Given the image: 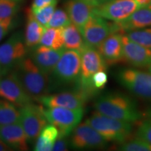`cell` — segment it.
<instances>
[{"label":"cell","mask_w":151,"mask_h":151,"mask_svg":"<svg viewBox=\"0 0 151 151\" xmlns=\"http://www.w3.org/2000/svg\"><path fill=\"white\" fill-rule=\"evenodd\" d=\"M108 76L105 71H99L95 73L92 78V84L94 89H101L106 84Z\"/></svg>","instance_id":"obj_32"},{"label":"cell","mask_w":151,"mask_h":151,"mask_svg":"<svg viewBox=\"0 0 151 151\" xmlns=\"http://www.w3.org/2000/svg\"><path fill=\"white\" fill-rule=\"evenodd\" d=\"M122 35L120 32L111 34L97 48L106 65H114L124 61Z\"/></svg>","instance_id":"obj_18"},{"label":"cell","mask_w":151,"mask_h":151,"mask_svg":"<svg viewBox=\"0 0 151 151\" xmlns=\"http://www.w3.org/2000/svg\"><path fill=\"white\" fill-rule=\"evenodd\" d=\"M124 61L137 67H149L151 65V49L146 48L122 36Z\"/></svg>","instance_id":"obj_16"},{"label":"cell","mask_w":151,"mask_h":151,"mask_svg":"<svg viewBox=\"0 0 151 151\" xmlns=\"http://www.w3.org/2000/svg\"><path fill=\"white\" fill-rule=\"evenodd\" d=\"M124 35L127 36L130 40L151 49V28L132 30L127 32Z\"/></svg>","instance_id":"obj_26"},{"label":"cell","mask_w":151,"mask_h":151,"mask_svg":"<svg viewBox=\"0 0 151 151\" xmlns=\"http://www.w3.org/2000/svg\"><path fill=\"white\" fill-rule=\"evenodd\" d=\"M148 69H149V72L151 73V65L148 67Z\"/></svg>","instance_id":"obj_39"},{"label":"cell","mask_w":151,"mask_h":151,"mask_svg":"<svg viewBox=\"0 0 151 151\" xmlns=\"http://www.w3.org/2000/svg\"><path fill=\"white\" fill-rule=\"evenodd\" d=\"M46 28L34 18L30 9H28L27 22L24 38L26 47L33 49L39 45L41 37Z\"/></svg>","instance_id":"obj_21"},{"label":"cell","mask_w":151,"mask_h":151,"mask_svg":"<svg viewBox=\"0 0 151 151\" xmlns=\"http://www.w3.org/2000/svg\"><path fill=\"white\" fill-rule=\"evenodd\" d=\"M94 107L100 114L126 122L139 121L141 117L137 104L125 94L114 93L101 96L94 102Z\"/></svg>","instance_id":"obj_2"},{"label":"cell","mask_w":151,"mask_h":151,"mask_svg":"<svg viewBox=\"0 0 151 151\" xmlns=\"http://www.w3.org/2000/svg\"><path fill=\"white\" fill-rule=\"evenodd\" d=\"M11 150H12V149H11L6 143L4 142V141L0 139V151H9Z\"/></svg>","instance_id":"obj_36"},{"label":"cell","mask_w":151,"mask_h":151,"mask_svg":"<svg viewBox=\"0 0 151 151\" xmlns=\"http://www.w3.org/2000/svg\"><path fill=\"white\" fill-rule=\"evenodd\" d=\"M14 1H21V0H14Z\"/></svg>","instance_id":"obj_41"},{"label":"cell","mask_w":151,"mask_h":151,"mask_svg":"<svg viewBox=\"0 0 151 151\" xmlns=\"http://www.w3.org/2000/svg\"><path fill=\"white\" fill-rule=\"evenodd\" d=\"M71 23L67 11L58 9L55 10L47 27L62 28Z\"/></svg>","instance_id":"obj_27"},{"label":"cell","mask_w":151,"mask_h":151,"mask_svg":"<svg viewBox=\"0 0 151 151\" xmlns=\"http://www.w3.org/2000/svg\"><path fill=\"white\" fill-rule=\"evenodd\" d=\"M86 122L92 126L107 141L123 143L132 132L131 122L104 116L96 112Z\"/></svg>","instance_id":"obj_3"},{"label":"cell","mask_w":151,"mask_h":151,"mask_svg":"<svg viewBox=\"0 0 151 151\" xmlns=\"http://www.w3.org/2000/svg\"><path fill=\"white\" fill-rule=\"evenodd\" d=\"M0 97L19 108L32 103L33 100L12 72L0 77Z\"/></svg>","instance_id":"obj_13"},{"label":"cell","mask_w":151,"mask_h":151,"mask_svg":"<svg viewBox=\"0 0 151 151\" xmlns=\"http://www.w3.org/2000/svg\"><path fill=\"white\" fill-rule=\"evenodd\" d=\"M117 80L137 97L151 100V73L134 69H122L117 73Z\"/></svg>","instance_id":"obj_7"},{"label":"cell","mask_w":151,"mask_h":151,"mask_svg":"<svg viewBox=\"0 0 151 151\" xmlns=\"http://www.w3.org/2000/svg\"><path fill=\"white\" fill-rule=\"evenodd\" d=\"M19 9L14 0H0V19L13 18Z\"/></svg>","instance_id":"obj_30"},{"label":"cell","mask_w":151,"mask_h":151,"mask_svg":"<svg viewBox=\"0 0 151 151\" xmlns=\"http://www.w3.org/2000/svg\"><path fill=\"white\" fill-rule=\"evenodd\" d=\"M86 46L97 49L100 44L114 32H120L116 22L109 23L106 19L93 14L81 29Z\"/></svg>","instance_id":"obj_6"},{"label":"cell","mask_w":151,"mask_h":151,"mask_svg":"<svg viewBox=\"0 0 151 151\" xmlns=\"http://www.w3.org/2000/svg\"><path fill=\"white\" fill-rule=\"evenodd\" d=\"M11 72L32 99L38 100L48 93V74L39 69L31 58L25 57Z\"/></svg>","instance_id":"obj_1"},{"label":"cell","mask_w":151,"mask_h":151,"mask_svg":"<svg viewBox=\"0 0 151 151\" xmlns=\"http://www.w3.org/2000/svg\"><path fill=\"white\" fill-rule=\"evenodd\" d=\"M20 120L27 139L30 141L36 140L41 132L48 124L42 106L29 103L19 108Z\"/></svg>","instance_id":"obj_9"},{"label":"cell","mask_w":151,"mask_h":151,"mask_svg":"<svg viewBox=\"0 0 151 151\" xmlns=\"http://www.w3.org/2000/svg\"><path fill=\"white\" fill-rule=\"evenodd\" d=\"M58 0H33L32 4L31 6L32 11H36L43 7L51 4H57Z\"/></svg>","instance_id":"obj_34"},{"label":"cell","mask_w":151,"mask_h":151,"mask_svg":"<svg viewBox=\"0 0 151 151\" xmlns=\"http://www.w3.org/2000/svg\"><path fill=\"white\" fill-rule=\"evenodd\" d=\"M27 47L20 32L11 36L0 46V68L1 76L11 72L26 57Z\"/></svg>","instance_id":"obj_4"},{"label":"cell","mask_w":151,"mask_h":151,"mask_svg":"<svg viewBox=\"0 0 151 151\" xmlns=\"http://www.w3.org/2000/svg\"><path fill=\"white\" fill-rule=\"evenodd\" d=\"M56 5L57 4L49 5L36 11H32L30 9V11L34 18L41 24H42L45 27H47L48 22L53 14Z\"/></svg>","instance_id":"obj_28"},{"label":"cell","mask_w":151,"mask_h":151,"mask_svg":"<svg viewBox=\"0 0 151 151\" xmlns=\"http://www.w3.org/2000/svg\"><path fill=\"white\" fill-rule=\"evenodd\" d=\"M58 136H59V132L58 129L51 124H47L37 139L35 150H52Z\"/></svg>","instance_id":"obj_23"},{"label":"cell","mask_w":151,"mask_h":151,"mask_svg":"<svg viewBox=\"0 0 151 151\" xmlns=\"http://www.w3.org/2000/svg\"><path fill=\"white\" fill-rule=\"evenodd\" d=\"M20 111L16 106L4 99H0V126L19 122Z\"/></svg>","instance_id":"obj_25"},{"label":"cell","mask_w":151,"mask_h":151,"mask_svg":"<svg viewBox=\"0 0 151 151\" xmlns=\"http://www.w3.org/2000/svg\"><path fill=\"white\" fill-rule=\"evenodd\" d=\"M13 25V18L0 19V41L10 32Z\"/></svg>","instance_id":"obj_33"},{"label":"cell","mask_w":151,"mask_h":151,"mask_svg":"<svg viewBox=\"0 0 151 151\" xmlns=\"http://www.w3.org/2000/svg\"><path fill=\"white\" fill-rule=\"evenodd\" d=\"M81 54L76 50L65 49L52 73L61 83H72L80 78Z\"/></svg>","instance_id":"obj_10"},{"label":"cell","mask_w":151,"mask_h":151,"mask_svg":"<svg viewBox=\"0 0 151 151\" xmlns=\"http://www.w3.org/2000/svg\"><path fill=\"white\" fill-rule=\"evenodd\" d=\"M107 141L97 131L87 122L78 124L73 130L70 144L75 149L102 148Z\"/></svg>","instance_id":"obj_12"},{"label":"cell","mask_w":151,"mask_h":151,"mask_svg":"<svg viewBox=\"0 0 151 151\" xmlns=\"http://www.w3.org/2000/svg\"><path fill=\"white\" fill-rule=\"evenodd\" d=\"M44 114L50 124L59 132L58 137H67L80 123L83 116V109H70L62 107H47Z\"/></svg>","instance_id":"obj_5"},{"label":"cell","mask_w":151,"mask_h":151,"mask_svg":"<svg viewBox=\"0 0 151 151\" xmlns=\"http://www.w3.org/2000/svg\"><path fill=\"white\" fill-rule=\"evenodd\" d=\"M0 139L11 149L27 150V137L20 122L0 126Z\"/></svg>","instance_id":"obj_19"},{"label":"cell","mask_w":151,"mask_h":151,"mask_svg":"<svg viewBox=\"0 0 151 151\" xmlns=\"http://www.w3.org/2000/svg\"><path fill=\"white\" fill-rule=\"evenodd\" d=\"M68 145L69 143L66 137H58L55 142L54 143L53 148L52 150L54 151H66L68 150Z\"/></svg>","instance_id":"obj_35"},{"label":"cell","mask_w":151,"mask_h":151,"mask_svg":"<svg viewBox=\"0 0 151 151\" xmlns=\"http://www.w3.org/2000/svg\"><path fill=\"white\" fill-rule=\"evenodd\" d=\"M1 76V68H0V77Z\"/></svg>","instance_id":"obj_40"},{"label":"cell","mask_w":151,"mask_h":151,"mask_svg":"<svg viewBox=\"0 0 151 151\" xmlns=\"http://www.w3.org/2000/svg\"><path fill=\"white\" fill-rule=\"evenodd\" d=\"M146 116L147 118H148L149 119H151V106L149 107V108L146 110Z\"/></svg>","instance_id":"obj_37"},{"label":"cell","mask_w":151,"mask_h":151,"mask_svg":"<svg viewBox=\"0 0 151 151\" xmlns=\"http://www.w3.org/2000/svg\"><path fill=\"white\" fill-rule=\"evenodd\" d=\"M64 48L67 50H76L81 52L86 46L80 29L72 22L62 29Z\"/></svg>","instance_id":"obj_22"},{"label":"cell","mask_w":151,"mask_h":151,"mask_svg":"<svg viewBox=\"0 0 151 151\" xmlns=\"http://www.w3.org/2000/svg\"><path fill=\"white\" fill-rule=\"evenodd\" d=\"M140 7L137 0H111L99 5L94 14L117 22L126 19Z\"/></svg>","instance_id":"obj_11"},{"label":"cell","mask_w":151,"mask_h":151,"mask_svg":"<svg viewBox=\"0 0 151 151\" xmlns=\"http://www.w3.org/2000/svg\"><path fill=\"white\" fill-rule=\"evenodd\" d=\"M119 150L123 151H151V144L141 139L122 143Z\"/></svg>","instance_id":"obj_29"},{"label":"cell","mask_w":151,"mask_h":151,"mask_svg":"<svg viewBox=\"0 0 151 151\" xmlns=\"http://www.w3.org/2000/svg\"><path fill=\"white\" fill-rule=\"evenodd\" d=\"M65 50V48L52 49L40 45L33 48L30 58L43 72L50 74L53 72L57 63Z\"/></svg>","instance_id":"obj_17"},{"label":"cell","mask_w":151,"mask_h":151,"mask_svg":"<svg viewBox=\"0 0 151 151\" xmlns=\"http://www.w3.org/2000/svg\"><path fill=\"white\" fill-rule=\"evenodd\" d=\"M96 1H97V2L99 4V5H101L104 3H106V2H107V1H111V0H96Z\"/></svg>","instance_id":"obj_38"},{"label":"cell","mask_w":151,"mask_h":151,"mask_svg":"<svg viewBox=\"0 0 151 151\" xmlns=\"http://www.w3.org/2000/svg\"><path fill=\"white\" fill-rule=\"evenodd\" d=\"M99 6L96 0H69L66 4V11L71 22L81 31Z\"/></svg>","instance_id":"obj_15"},{"label":"cell","mask_w":151,"mask_h":151,"mask_svg":"<svg viewBox=\"0 0 151 151\" xmlns=\"http://www.w3.org/2000/svg\"><path fill=\"white\" fill-rule=\"evenodd\" d=\"M62 29L63 27H46L41 37L39 44L52 49L63 48L64 37Z\"/></svg>","instance_id":"obj_24"},{"label":"cell","mask_w":151,"mask_h":151,"mask_svg":"<svg viewBox=\"0 0 151 151\" xmlns=\"http://www.w3.org/2000/svg\"><path fill=\"white\" fill-rule=\"evenodd\" d=\"M116 23L122 34L151 26V4L141 6L127 18Z\"/></svg>","instance_id":"obj_20"},{"label":"cell","mask_w":151,"mask_h":151,"mask_svg":"<svg viewBox=\"0 0 151 151\" xmlns=\"http://www.w3.org/2000/svg\"><path fill=\"white\" fill-rule=\"evenodd\" d=\"M90 92L81 90L76 92H65L45 95L37 100L46 107H62L70 109H83Z\"/></svg>","instance_id":"obj_14"},{"label":"cell","mask_w":151,"mask_h":151,"mask_svg":"<svg viewBox=\"0 0 151 151\" xmlns=\"http://www.w3.org/2000/svg\"><path fill=\"white\" fill-rule=\"evenodd\" d=\"M81 69L80 83L82 90L90 92L94 90L92 84V78L95 73L105 71L106 63L97 49L85 46L81 52Z\"/></svg>","instance_id":"obj_8"},{"label":"cell","mask_w":151,"mask_h":151,"mask_svg":"<svg viewBox=\"0 0 151 151\" xmlns=\"http://www.w3.org/2000/svg\"><path fill=\"white\" fill-rule=\"evenodd\" d=\"M137 135L138 138L151 144V119L148 118L139 124Z\"/></svg>","instance_id":"obj_31"}]
</instances>
